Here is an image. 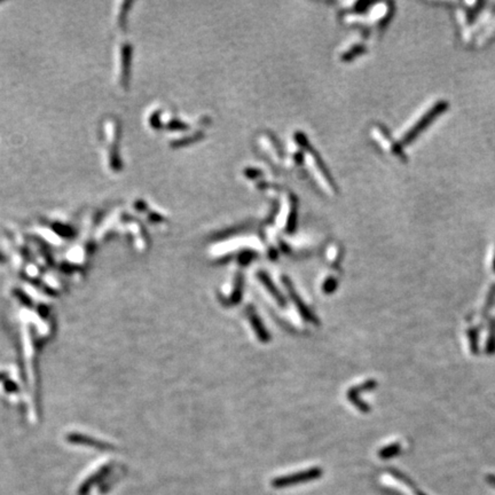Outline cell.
<instances>
[{
  "mask_svg": "<svg viewBox=\"0 0 495 495\" xmlns=\"http://www.w3.org/2000/svg\"><path fill=\"white\" fill-rule=\"evenodd\" d=\"M321 475H322V470H321V469H319V468L308 469V470H305V471H299L297 473H293V475L277 478V479L272 481V485H273V487H276V488L288 487V486H290V485L305 483V481L318 479Z\"/></svg>",
  "mask_w": 495,
  "mask_h": 495,
  "instance_id": "cell-1",
  "label": "cell"
},
{
  "mask_svg": "<svg viewBox=\"0 0 495 495\" xmlns=\"http://www.w3.org/2000/svg\"><path fill=\"white\" fill-rule=\"evenodd\" d=\"M285 285H286V288H288L289 293L292 294L293 298L295 299V301H296L297 306H298L299 311H301V313L303 314L304 318H305L307 321H310V322L316 323V318H315V316L313 314H312V312H310V310H308V308L305 305H304V303L301 302V299H299V297L296 295V292H295V290L293 289L292 284H290V282L288 280H286V279H285Z\"/></svg>",
  "mask_w": 495,
  "mask_h": 495,
  "instance_id": "cell-2",
  "label": "cell"
},
{
  "mask_svg": "<svg viewBox=\"0 0 495 495\" xmlns=\"http://www.w3.org/2000/svg\"><path fill=\"white\" fill-rule=\"evenodd\" d=\"M247 314H249V318L251 320V324L254 325L255 332L258 335V337L260 338V341L267 342L268 341L267 332H266V330H265L264 325L262 323V321H260L258 316L255 314V311H249V313H247Z\"/></svg>",
  "mask_w": 495,
  "mask_h": 495,
  "instance_id": "cell-3",
  "label": "cell"
},
{
  "mask_svg": "<svg viewBox=\"0 0 495 495\" xmlns=\"http://www.w3.org/2000/svg\"><path fill=\"white\" fill-rule=\"evenodd\" d=\"M259 279H260V281L263 282L264 285L266 286V288L268 289V292L271 293L272 296H273V297H275V299H276L277 302H279L280 305H283V304H284V303H283V298H282V296H281V295H280L279 290H277V289L275 288V286H274V284L272 283V281L270 280V277H268L266 274H263V273H260Z\"/></svg>",
  "mask_w": 495,
  "mask_h": 495,
  "instance_id": "cell-4",
  "label": "cell"
},
{
  "mask_svg": "<svg viewBox=\"0 0 495 495\" xmlns=\"http://www.w3.org/2000/svg\"><path fill=\"white\" fill-rule=\"evenodd\" d=\"M399 450H400V446H399L398 444H392V445H390V446L385 447V448L382 449L380 451V457L383 458V459L394 457V455H397L399 453Z\"/></svg>",
  "mask_w": 495,
  "mask_h": 495,
  "instance_id": "cell-5",
  "label": "cell"
},
{
  "mask_svg": "<svg viewBox=\"0 0 495 495\" xmlns=\"http://www.w3.org/2000/svg\"><path fill=\"white\" fill-rule=\"evenodd\" d=\"M242 286H243L242 277L238 276V280L236 282L235 290H234L232 297L229 298V302H231V305H233V304H236V302H238L241 299V296H242Z\"/></svg>",
  "mask_w": 495,
  "mask_h": 495,
  "instance_id": "cell-6",
  "label": "cell"
}]
</instances>
